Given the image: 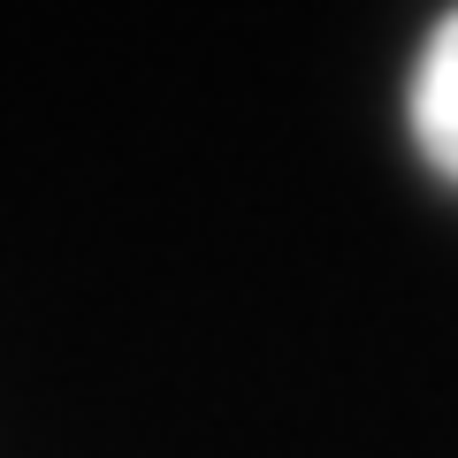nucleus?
<instances>
[{
    "instance_id": "1",
    "label": "nucleus",
    "mask_w": 458,
    "mask_h": 458,
    "mask_svg": "<svg viewBox=\"0 0 458 458\" xmlns=\"http://www.w3.org/2000/svg\"><path fill=\"white\" fill-rule=\"evenodd\" d=\"M412 138L458 183V8L428 31L420 69H412Z\"/></svg>"
}]
</instances>
